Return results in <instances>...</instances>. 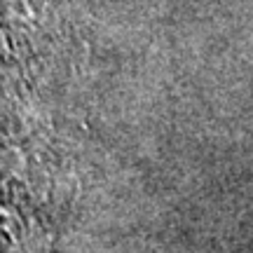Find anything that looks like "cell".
<instances>
[{
	"label": "cell",
	"instance_id": "cell-1",
	"mask_svg": "<svg viewBox=\"0 0 253 253\" xmlns=\"http://www.w3.org/2000/svg\"><path fill=\"white\" fill-rule=\"evenodd\" d=\"M5 220V204H2V197H0V223Z\"/></svg>",
	"mask_w": 253,
	"mask_h": 253
}]
</instances>
